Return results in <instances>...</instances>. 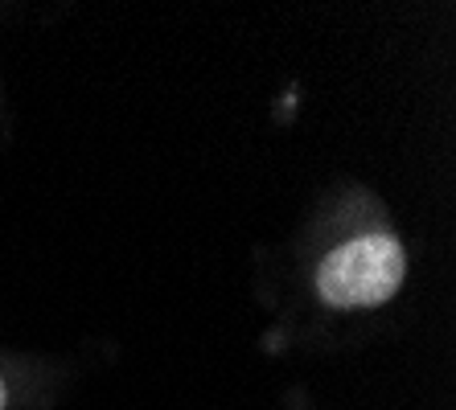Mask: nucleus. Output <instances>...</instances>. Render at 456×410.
<instances>
[{
	"instance_id": "obj_2",
	"label": "nucleus",
	"mask_w": 456,
	"mask_h": 410,
	"mask_svg": "<svg viewBox=\"0 0 456 410\" xmlns=\"http://www.w3.org/2000/svg\"><path fill=\"white\" fill-rule=\"evenodd\" d=\"M0 410H4V386H0Z\"/></svg>"
},
{
	"instance_id": "obj_1",
	"label": "nucleus",
	"mask_w": 456,
	"mask_h": 410,
	"mask_svg": "<svg viewBox=\"0 0 456 410\" xmlns=\"http://www.w3.org/2000/svg\"><path fill=\"white\" fill-rule=\"evenodd\" d=\"M407 271V254L391 234H362L321 263L317 292L333 308H379L387 304Z\"/></svg>"
}]
</instances>
